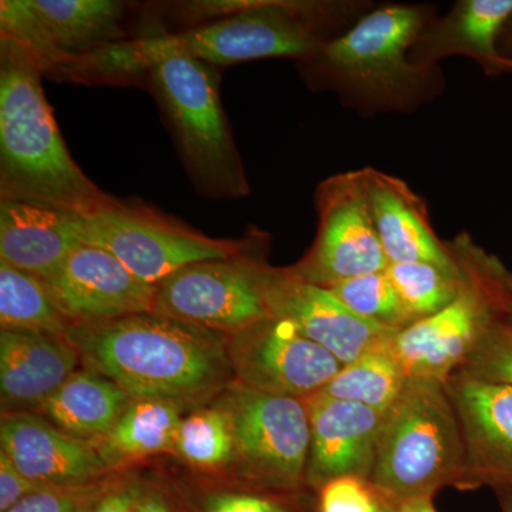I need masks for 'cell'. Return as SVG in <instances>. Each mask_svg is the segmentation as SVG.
Listing matches in <instances>:
<instances>
[{"instance_id":"6da1fadb","label":"cell","mask_w":512,"mask_h":512,"mask_svg":"<svg viewBox=\"0 0 512 512\" xmlns=\"http://www.w3.org/2000/svg\"><path fill=\"white\" fill-rule=\"evenodd\" d=\"M64 338L87 370L107 377L131 399L181 406L222 392L234 377L228 336L156 312L73 323Z\"/></svg>"},{"instance_id":"7a4b0ae2","label":"cell","mask_w":512,"mask_h":512,"mask_svg":"<svg viewBox=\"0 0 512 512\" xmlns=\"http://www.w3.org/2000/svg\"><path fill=\"white\" fill-rule=\"evenodd\" d=\"M434 16L431 5L373 6L301 63L303 77L312 89L338 94L362 116L419 110L439 99L446 87L440 66L410 59L414 42Z\"/></svg>"},{"instance_id":"3957f363","label":"cell","mask_w":512,"mask_h":512,"mask_svg":"<svg viewBox=\"0 0 512 512\" xmlns=\"http://www.w3.org/2000/svg\"><path fill=\"white\" fill-rule=\"evenodd\" d=\"M43 76L22 46L0 36V201L87 217L117 198L101 191L70 156Z\"/></svg>"},{"instance_id":"277c9868","label":"cell","mask_w":512,"mask_h":512,"mask_svg":"<svg viewBox=\"0 0 512 512\" xmlns=\"http://www.w3.org/2000/svg\"><path fill=\"white\" fill-rule=\"evenodd\" d=\"M128 70L146 79L198 192L212 200L249 195L247 173L220 99L214 66L165 47L158 35L121 43Z\"/></svg>"},{"instance_id":"5b68a950","label":"cell","mask_w":512,"mask_h":512,"mask_svg":"<svg viewBox=\"0 0 512 512\" xmlns=\"http://www.w3.org/2000/svg\"><path fill=\"white\" fill-rule=\"evenodd\" d=\"M373 8L362 0H242L188 3L194 19L207 23L183 32L163 33L165 47L211 66L266 57L306 62L330 40Z\"/></svg>"},{"instance_id":"8992f818","label":"cell","mask_w":512,"mask_h":512,"mask_svg":"<svg viewBox=\"0 0 512 512\" xmlns=\"http://www.w3.org/2000/svg\"><path fill=\"white\" fill-rule=\"evenodd\" d=\"M463 433L446 383L409 379L383 413L369 484L394 504L463 488Z\"/></svg>"},{"instance_id":"52a82bcc","label":"cell","mask_w":512,"mask_h":512,"mask_svg":"<svg viewBox=\"0 0 512 512\" xmlns=\"http://www.w3.org/2000/svg\"><path fill=\"white\" fill-rule=\"evenodd\" d=\"M447 245L460 274L457 298L389 340L390 352L409 379L447 383L485 330L512 313V272L507 266L467 232Z\"/></svg>"},{"instance_id":"ba28073f","label":"cell","mask_w":512,"mask_h":512,"mask_svg":"<svg viewBox=\"0 0 512 512\" xmlns=\"http://www.w3.org/2000/svg\"><path fill=\"white\" fill-rule=\"evenodd\" d=\"M80 239L109 252L154 286L184 266L229 258L251 244L249 239L207 237L168 215L121 200L82 217Z\"/></svg>"},{"instance_id":"9c48e42d","label":"cell","mask_w":512,"mask_h":512,"mask_svg":"<svg viewBox=\"0 0 512 512\" xmlns=\"http://www.w3.org/2000/svg\"><path fill=\"white\" fill-rule=\"evenodd\" d=\"M197 262L156 285L153 312L232 336L271 316L266 299L269 265L249 254Z\"/></svg>"},{"instance_id":"30bf717a","label":"cell","mask_w":512,"mask_h":512,"mask_svg":"<svg viewBox=\"0 0 512 512\" xmlns=\"http://www.w3.org/2000/svg\"><path fill=\"white\" fill-rule=\"evenodd\" d=\"M217 407L227 414L235 458L269 487L293 490L305 480L311 450L308 410L301 399L229 383Z\"/></svg>"},{"instance_id":"8fae6325","label":"cell","mask_w":512,"mask_h":512,"mask_svg":"<svg viewBox=\"0 0 512 512\" xmlns=\"http://www.w3.org/2000/svg\"><path fill=\"white\" fill-rule=\"evenodd\" d=\"M318 234L289 272L309 284L330 288L390 265L377 235L360 171L332 175L316 188Z\"/></svg>"},{"instance_id":"7c38bea8","label":"cell","mask_w":512,"mask_h":512,"mask_svg":"<svg viewBox=\"0 0 512 512\" xmlns=\"http://www.w3.org/2000/svg\"><path fill=\"white\" fill-rule=\"evenodd\" d=\"M127 10L117 0H2L0 36L15 40L50 76L72 57L128 40Z\"/></svg>"},{"instance_id":"4fadbf2b","label":"cell","mask_w":512,"mask_h":512,"mask_svg":"<svg viewBox=\"0 0 512 512\" xmlns=\"http://www.w3.org/2000/svg\"><path fill=\"white\" fill-rule=\"evenodd\" d=\"M228 356L237 382L301 400L319 393L343 367L292 322L276 316L229 336Z\"/></svg>"},{"instance_id":"5bb4252c","label":"cell","mask_w":512,"mask_h":512,"mask_svg":"<svg viewBox=\"0 0 512 512\" xmlns=\"http://www.w3.org/2000/svg\"><path fill=\"white\" fill-rule=\"evenodd\" d=\"M40 281L72 325L153 312L156 286L141 281L119 259L93 245L74 248Z\"/></svg>"},{"instance_id":"9a60e30c","label":"cell","mask_w":512,"mask_h":512,"mask_svg":"<svg viewBox=\"0 0 512 512\" xmlns=\"http://www.w3.org/2000/svg\"><path fill=\"white\" fill-rule=\"evenodd\" d=\"M266 299L271 316L288 319L343 365L386 345L397 333L360 318L329 289L302 281L288 268L269 266Z\"/></svg>"},{"instance_id":"2e32d148","label":"cell","mask_w":512,"mask_h":512,"mask_svg":"<svg viewBox=\"0 0 512 512\" xmlns=\"http://www.w3.org/2000/svg\"><path fill=\"white\" fill-rule=\"evenodd\" d=\"M463 433V488L512 490V387L453 375L446 383Z\"/></svg>"},{"instance_id":"e0dca14e","label":"cell","mask_w":512,"mask_h":512,"mask_svg":"<svg viewBox=\"0 0 512 512\" xmlns=\"http://www.w3.org/2000/svg\"><path fill=\"white\" fill-rule=\"evenodd\" d=\"M0 446L20 473L40 487H83L110 473L94 444L26 410L3 413Z\"/></svg>"},{"instance_id":"ac0fdd59","label":"cell","mask_w":512,"mask_h":512,"mask_svg":"<svg viewBox=\"0 0 512 512\" xmlns=\"http://www.w3.org/2000/svg\"><path fill=\"white\" fill-rule=\"evenodd\" d=\"M311 426L305 480L320 488L340 477L369 483L383 413L316 393L303 400Z\"/></svg>"},{"instance_id":"d6986e66","label":"cell","mask_w":512,"mask_h":512,"mask_svg":"<svg viewBox=\"0 0 512 512\" xmlns=\"http://www.w3.org/2000/svg\"><path fill=\"white\" fill-rule=\"evenodd\" d=\"M359 171L370 214L390 264L427 262L456 268L447 242L434 231L424 198L402 178L373 167Z\"/></svg>"},{"instance_id":"ffe728a7","label":"cell","mask_w":512,"mask_h":512,"mask_svg":"<svg viewBox=\"0 0 512 512\" xmlns=\"http://www.w3.org/2000/svg\"><path fill=\"white\" fill-rule=\"evenodd\" d=\"M511 16L512 0H458L447 15L434 16L424 26L410 59L439 66L447 57L464 56L488 76L511 73L512 59L498 46Z\"/></svg>"},{"instance_id":"44dd1931","label":"cell","mask_w":512,"mask_h":512,"mask_svg":"<svg viewBox=\"0 0 512 512\" xmlns=\"http://www.w3.org/2000/svg\"><path fill=\"white\" fill-rule=\"evenodd\" d=\"M79 352L64 336L5 330L0 332V393L3 410L40 406L79 365Z\"/></svg>"},{"instance_id":"7402d4cb","label":"cell","mask_w":512,"mask_h":512,"mask_svg":"<svg viewBox=\"0 0 512 512\" xmlns=\"http://www.w3.org/2000/svg\"><path fill=\"white\" fill-rule=\"evenodd\" d=\"M80 215L18 201H0V261L45 279L80 239Z\"/></svg>"},{"instance_id":"603a6c76","label":"cell","mask_w":512,"mask_h":512,"mask_svg":"<svg viewBox=\"0 0 512 512\" xmlns=\"http://www.w3.org/2000/svg\"><path fill=\"white\" fill-rule=\"evenodd\" d=\"M130 402L116 383L84 369L74 372L36 410L64 433L96 446Z\"/></svg>"},{"instance_id":"cb8c5ba5","label":"cell","mask_w":512,"mask_h":512,"mask_svg":"<svg viewBox=\"0 0 512 512\" xmlns=\"http://www.w3.org/2000/svg\"><path fill=\"white\" fill-rule=\"evenodd\" d=\"M181 421L178 404L131 399L113 429L96 444L97 451L109 471L173 451Z\"/></svg>"},{"instance_id":"d4e9b609","label":"cell","mask_w":512,"mask_h":512,"mask_svg":"<svg viewBox=\"0 0 512 512\" xmlns=\"http://www.w3.org/2000/svg\"><path fill=\"white\" fill-rule=\"evenodd\" d=\"M407 380L409 377L387 342L343 365L319 393L384 413L402 393Z\"/></svg>"},{"instance_id":"484cf974","label":"cell","mask_w":512,"mask_h":512,"mask_svg":"<svg viewBox=\"0 0 512 512\" xmlns=\"http://www.w3.org/2000/svg\"><path fill=\"white\" fill-rule=\"evenodd\" d=\"M0 325L5 330L66 336L72 323L39 278L0 261Z\"/></svg>"},{"instance_id":"4316f807","label":"cell","mask_w":512,"mask_h":512,"mask_svg":"<svg viewBox=\"0 0 512 512\" xmlns=\"http://www.w3.org/2000/svg\"><path fill=\"white\" fill-rule=\"evenodd\" d=\"M407 311L416 320L430 318L446 309L460 291L458 268L427 262L390 264L386 269Z\"/></svg>"},{"instance_id":"83f0119b","label":"cell","mask_w":512,"mask_h":512,"mask_svg":"<svg viewBox=\"0 0 512 512\" xmlns=\"http://www.w3.org/2000/svg\"><path fill=\"white\" fill-rule=\"evenodd\" d=\"M192 467L217 470L235 460V440L220 407L202 409L181 421L174 450Z\"/></svg>"},{"instance_id":"f1b7e54d","label":"cell","mask_w":512,"mask_h":512,"mask_svg":"<svg viewBox=\"0 0 512 512\" xmlns=\"http://www.w3.org/2000/svg\"><path fill=\"white\" fill-rule=\"evenodd\" d=\"M328 289L357 316L384 328L400 332L417 322L407 311L386 271L357 276Z\"/></svg>"},{"instance_id":"f546056e","label":"cell","mask_w":512,"mask_h":512,"mask_svg":"<svg viewBox=\"0 0 512 512\" xmlns=\"http://www.w3.org/2000/svg\"><path fill=\"white\" fill-rule=\"evenodd\" d=\"M454 375L512 387V322H494L470 350Z\"/></svg>"},{"instance_id":"4dcf8cb0","label":"cell","mask_w":512,"mask_h":512,"mask_svg":"<svg viewBox=\"0 0 512 512\" xmlns=\"http://www.w3.org/2000/svg\"><path fill=\"white\" fill-rule=\"evenodd\" d=\"M109 481L83 487H42L6 512H93Z\"/></svg>"},{"instance_id":"1f68e13d","label":"cell","mask_w":512,"mask_h":512,"mask_svg":"<svg viewBox=\"0 0 512 512\" xmlns=\"http://www.w3.org/2000/svg\"><path fill=\"white\" fill-rule=\"evenodd\" d=\"M319 491V512H376L379 507V495L362 478H336Z\"/></svg>"},{"instance_id":"d6a6232c","label":"cell","mask_w":512,"mask_h":512,"mask_svg":"<svg viewBox=\"0 0 512 512\" xmlns=\"http://www.w3.org/2000/svg\"><path fill=\"white\" fill-rule=\"evenodd\" d=\"M197 512H295L291 505L269 495L247 491L212 490L195 501Z\"/></svg>"},{"instance_id":"836d02e7","label":"cell","mask_w":512,"mask_h":512,"mask_svg":"<svg viewBox=\"0 0 512 512\" xmlns=\"http://www.w3.org/2000/svg\"><path fill=\"white\" fill-rule=\"evenodd\" d=\"M39 488L42 487L23 476L9 457L0 451V512L9 511Z\"/></svg>"},{"instance_id":"e575fe53","label":"cell","mask_w":512,"mask_h":512,"mask_svg":"<svg viewBox=\"0 0 512 512\" xmlns=\"http://www.w3.org/2000/svg\"><path fill=\"white\" fill-rule=\"evenodd\" d=\"M141 487L136 481L110 483L93 512H134Z\"/></svg>"},{"instance_id":"d590c367","label":"cell","mask_w":512,"mask_h":512,"mask_svg":"<svg viewBox=\"0 0 512 512\" xmlns=\"http://www.w3.org/2000/svg\"><path fill=\"white\" fill-rule=\"evenodd\" d=\"M134 512H175V510L163 493L151 488H143Z\"/></svg>"},{"instance_id":"8d00e7d4","label":"cell","mask_w":512,"mask_h":512,"mask_svg":"<svg viewBox=\"0 0 512 512\" xmlns=\"http://www.w3.org/2000/svg\"><path fill=\"white\" fill-rule=\"evenodd\" d=\"M396 512H437L433 497H417L396 504Z\"/></svg>"},{"instance_id":"74e56055","label":"cell","mask_w":512,"mask_h":512,"mask_svg":"<svg viewBox=\"0 0 512 512\" xmlns=\"http://www.w3.org/2000/svg\"><path fill=\"white\" fill-rule=\"evenodd\" d=\"M501 507L504 512H512V490H498Z\"/></svg>"},{"instance_id":"f35d334b","label":"cell","mask_w":512,"mask_h":512,"mask_svg":"<svg viewBox=\"0 0 512 512\" xmlns=\"http://www.w3.org/2000/svg\"><path fill=\"white\" fill-rule=\"evenodd\" d=\"M376 512H396V504L379 495V507H377Z\"/></svg>"},{"instance_id":"ab89813d","label":"cell","mask_w":512,"mask_h":512,"mask_svg":"<svg viewBox=\"0 0 512 512\" xmlns=\"http://www.w3.org/2000/svg\"><path fill=\"white\" fill-rule=\"evenodd\" d=\"M503 36L508 37V43H510V52L507 53V57H510V59H512V16L510 22H508L507 26H505Z\"/></svg>"},{"instance_id":"60d3db41","label":"cell","mask_w":512,"mask_h":512,"mask_svg":"<svg viewBox=\"0 0 512 512\" xmlns=\"http://www.w3.org/2000/svg\"><path fill=\"white\" fill-rule=\"evenodd\" d=\"M508 319H510V320H511V322H512V313H511V316H510V318H508Z\"/></svg>"}]
</instances>
